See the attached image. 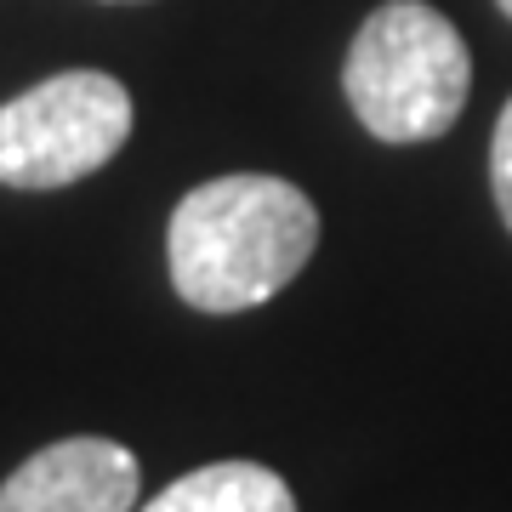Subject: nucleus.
Returning a JSON list of instances; mask_svg holds the SVG:
<instances>
[{
  "mask_svg": "<svg viewBox=\"0 0 512 512\" xmlns=\"http://www.w3.org/2000/svg\"><path fill=\"white\" fill-rule=\"evenodd\" d=\"M342 92L376 143H433L467 109L473 57L461 29L427 0H387L353 35Z\"/></svg>",
  "mask_w": 512,
  "mask_h": 512,
  "instance_id": "f03ea898",
  "label": "nucleus"
},
{
  "mask_svg": "<svg viewBox=\"0 0 512 512\" xmlns=\"http://www.w3.org/2000/svg\"><path fill=\"white\" fill-rule=\"evenodd\" d=\"M131 92L103 69H69L0 103V183L52 194L92 177L126 148Z\"/></svg>",
  "mask_w": 512,
  "mask_h": 512,
  "instance_id": "7ed1b4c3",
  "label": "nucleus"
},
{
  "mask_svg": "<svg viewBox=\"0 0 512 512\" xmlns=\"http://www.w3.org/2000/svg\"><path fill=\"white\" fill-rule=\"evenodd\" d=\"M495 6H501V12H507V18H512V0H495Z\"/></svg>",
  "mask_w": 512,
  "mask_h": 512,
  "instance_id": "0eeeda50",
  "label": "nucleus"
},
{
  "mask_svg": "<svg viewBox=\"0 0 512 512\" xmlns=\"http://www.w3.org/2000/svg\"><path fill=\"white\" fill-rule=\"evenodd\" d=\"M319 245V211L285 177H217L188 188L171 228L165 262L171 285L200 313H245L268 302L308 268Z\"/></svg>",
  "mask_w": 512,
  "mask_h": 512,
  "instance_id": "f257e3e1",
  "label": "nucleus"
},
{
  "mask_svg": "<svg viewBox=\"0 0 512 512\" xmlns=\"http://www.w3.org/2000/svg\"><path fill=\"white\" fill-rule=\"evenodd\" d=\"M137 512H296L291 484L262 461H211L188 478L165 484Z\"/></svg>",
  "mask_w": 512,
  "mask_h": 512,
  "instance_id": "39448f33",
  "label": "nucleus"
},
{
  "mask_svg": "<svg viewBox=\"0 0 512 512\" xmlns=\"http://www.w3.org/2000/svg\"><path fill=\"white\" fill-rule=\"evenodd\" d=\"M490 188H495V211L501 222L512 228V97L501 120H495V137H490Z\"/></svg>",
  "mask_w": 512,
  "mask_h": 512,
  "instance_id": "423d86ee",
  "label": "nucleus"
},
{
  "mask_svg": "<svg viewBox=\"0 0 512 512\" xmlns=\"http://www.w3.org/2000/svg\"><path fill=\"white\" fill-rule=\"evenodd\" d=\"M137 456L114 439H57L0 484V512H131Z\"/></svg>",
  "mask_w": 512,
  "mask_h": 512,
  "instance_id": "20e7f679",
  "label": "nucleus"
}]
</instances>
